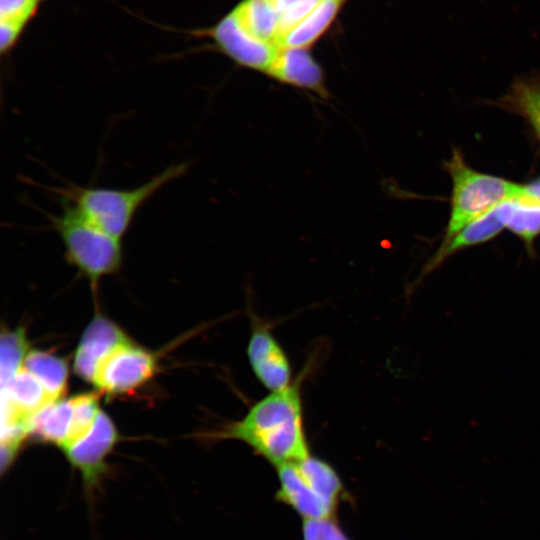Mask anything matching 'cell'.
I'll return each mask as SVG.
<instances>
[{"mask_svg": "<svg viewBox=\"0 0 540 540\" xmlns=\"http://www.w3.org/2000/svg\"><path fill=\"white\" fill-rule=\"evenodd\" d=\"M303 373L284 389L270 392L243 418L209 434L214 440H238L276 468L310 455L306 437L301 383Z\"/></svg>", "mask_w": 540, "mask_h": 540, "instance_id": "cell-1", "label": "cell"}, {"mask_svg": "<svg viewBox=\"0 0 540 540\" xmlns=\"http://www.w3.org/2000/svg\"><path fill=\"white\" fill-rule=\"evenodd\" d=\"M187 163L170 165L147 182L130 189L84 187L67 182L49 187L58 199L69 202L86 219L120 239L129 230L139 209L168 183L182 177Z\"/></svg>", "mask_w": 540, "mask_h": 540, "instance_id": "cell-2", "label": "cell"}, {"mask_svg": "<svg viewBox=\"0 0 540 540\" xmlns=\"http://www.w3.org/2000/svg\"><path fill=\"white\" fill-rule=\"evenodd\" d=\"M58 201L59 214L45 212L50 228L59 235L69 263L95 286L103 276L120 268L121 240L90 222L66 200Z\"/></svg>", "mask_w": 540, "mask_h": 540, "instance_id": "cell-3", "label": "cell"}, {"mask_svg": "<svg viewBox=\"0 0 540 540\" xmlns=\"http://www.w3.org/2000/svg\"><path fill=\"white\" fill-rule=\"evenodd\" d=\"M452 183L451 212L443 241L502 202L523 194V185L475 171L453 151L446 163Z\"/></svg>", "mask_w": 540, "mask_h": 540, "instance_id": "cell-4", "label": "cell"}, {"mask_svg": "<svg viewBox=\"0 0 540 540\" xmlns=\"http://www.w3.org/2000/svg\"><path fill=\"white\" fill-rule=\"evenodd\" d=\"M195 37L210 39L214 48L237 65L267 74L280 47L248 33L231 10L214 25L188 31Z\"/></svg>", "mask_w": 540, "mask_h": 540, "instance_id": "cell-5", "label": "cell"}, {"mask_svg": "<svg viewBox=\"0 0 540 540\" xmlns=\"http://www.w3.org/2000/svg\"><path fill=\"white\" fill-rule=\"evenodd\" d=\"M156 368L153 353L129 341L103 360L94 386L108 397L130 394L151 380Z\"/></svg>", "mask_w": 540, "mask_h": 540, "instance_id": "cell-6", "label": "cell"}, {"mask_svg": "<svg viewBox=\"0 0 540 540\" xmlns=\"http://www.w3.org/2000/svg\"><path fill=\"white\" fill-rule=\"evenodd\" d=\"M119 437L110 416L100 411L90 431L62 449L71 466L80 472L87 489L95 488L106 473V460L118 443Z\"/></svg>", "mask_w": 540, "mask_h": 540, "instance_id": "cell-7", "label": "cell"}, {"mask_svg": "<svg viewBox=\"0 0 540 540\" xmlns=\"http://www.w3.org/2000/svg\"><path fill=\"white\" fill-rule=\"evenodd\" d=\"M247 357L257 380L270 392L292 383L289 358L270 328L255 319L247 346Z\"/></svg>", "mask_w": 540, "mask_h": 540, "instance_id": "cell-8", "label": "cell"}, {"mask_svg": "<svg viewBox=\"0 0 540 540\" xmlns=\"http://www.w3.org/2000/svg\"><path fill=\"white\" fill-rule=\"evenodd\" d=\"M131 341L114 322L96 314L85 328L76 348L73 369L87 383H95L103 360L120 345Z\"/></svg>", "mask_w": 540, "mask_h": 540, "instance_id": "cell-9", "label": "cell"}, {"mask_svg": "<svg viewBox=\"0 0 540 540\" xmlns=\"http://www.w3.org/2000/svg\"><path fill=\"white\" fill-rule=\"evenodd\" d=\"M267 75L282 84L312 91L323 98L328 96L323 69L309 49L280 47Z\"/></svg>", "mask_w": 540, "mask_h": 540, "instance_id": "cell-10", "label": "cell"}, {"mask_svg": "<svg viewBox=\"0 0 540 540\" xmlns=\"http://www.w3.org/2000/svg\"><path fill=\"white\" fill-rule=\"evenodd\" d=\"M279 487L276 499L305 519L335 516L336 511L322 500L300 473L296 462L277 467Z\"/></svg>", "mask_w": 540, "mask_h": 540, "instance_id": "cell-11", "label": "cell"}, {"mask_svg": "<svg viewBox=\"0 0 540 540\" xmlns=\"http://www.w3.org/2000/svg\"><path fill=\"white\" fill-rule=\"evenodd\" d=\"M503 228L505 227L499 217L496 206L491 211L466 225L450 239L443 241L433 257L423 267L418 276L417 283L454 253L491 240Z\"/></svg>", "mask_w": 540, "mask_h": 540, "instance_id": "cell-12", "label": "cell"}, {"mask_svg": "<svg viewBox=\"0 0 540 540\" xmlns=\"http://www.w3.org/2000/svg\"><path fill=\"white\" fill-rule=\"evenodd\" d=\"M348 0H320L299 23L283 37L280 47L309 49L332 26Z\"/></svg>", "mask_w": 540, "mask_h": 540, "instance_id": "cell-13", "label": "cell"}, {"mask_svg": "<svg viewBox=\"0 0 540 540\" xmlns=\"http://www.w3.org/2000/svg\"><path fill=\"white\" fill-rule=\"evenodd\" d=\"M73 424V401L61 398L36 413L29 423V436L60 449L67 443Z\"/></svg>", "mask_w": 540, "mask_h": 540, "instance_id": "cell-14", "label": "cell"}, {"mask_svg": "<svg viewBox=\"0 0 540 540\" xmlns=\"http://www.w3.org/2000/svg\"><path fill=\"white\" fill-rule=\"evenodd\" d=\"M232 11L248 33L279 47L282 23L272 0H242Z\"/></svg>", "mask_w": 540, "mask_h": 540, "instance_id": "cell-15", "label": "cell"}, {"mask_svg": "<svg viewBox=\"0 0 540 540\" xmlns=\"http://www.w3.org/2000/svg\"><path fill=\"white\" fill-rule=\"evenodd\" d=\"M497 210L504 227L520 237L530 250L540 235V202L522 194L502 202Z\"/></svg>", "mask_w": 540, "mask_h": 540, "instance_id": "cell-16", "label": "cell"}, {"mask_svg": "<svg viewBox=\"0 0 540 540\" xmlns=\"http://www.w3.org/2000/svg\"><path fill=\"white\" fill-rule=\"evenodd\" d=\"M297 467L312 490L334 510L348 495L335 468L327 461L309 455L296 462Z\"/></svg>", "mask_w": 540, "mask_h": 540, "instance_id": "cell-17", "label": "cell"}, {"mask_svg": "<svg viewBox=\"0 0 540 540\" xmlns=\"http://www.w3.org/2000/svg\"><path fill=\"white\" fill-rule=\"evenodd\" d=\"M47 0H0V52L9 54Z\"/></svg>", "mask_w": 540, "mask_h": 540, "instance_id": "cell-18", "label": "cell"}, {"mask_svg": "<svg viewBox=\"0 0 540 540\" xmlns=\"http://www.w3.org/2000/svg\"><path fill=\"white\" fill-rule=\"evenodd\" d=\"M23 366L42 384L53 401L61 399L67 389L69 369L66 360L44 350L28 352Z\"/></svg>", "mask_w": 540, "mask_h": 540, "instance_id": "cell-19", "label": "cell"}, {"mask_svg": "<svg viewBox=\"0 0 540 540\" xmlns=\"http://www.w3.org/2000/svg\"><path fill=\"white\" fill-rule=\"evenodd\" d=\"M28 341L22 328L6 330L0 340L1 387L5 386L22 368L28 354Z\"/></svg>", "mask_w": 540, "mask_h": 540, "instance_id": "cell-20", "label": "cell"}, {"mask_svg": "<svg viewBox=\"0 0 540 540\" xmlns=\"http://www.w3.org/2000/svg\"><path fill=\"white\" fill-rule=\"evenodd\" d=\"M73 424L67 443L61 448L74 443L85 436L93 427L99 413L98 397L95 393L86 392L72 396Z\"/></svg>", "mask_w": 540, "mask_h": 540, "instance_id": "cell-21", "label": "cell"}, {"mask_svg": "<svg viewBox=\"0 0 540 540\" xmlns=\"http://www.w3.org/2000/svg\"><path fill=\"white\" fill-rule=\"evenodd\" d=\"M509 101L513 108L527 118L540 139V84H516Z\"/></svg>", "mask_w": 540, "mask_h": 540, "instance_id": "cell-22", "label": "cell"}, {"mask_svg": "<svg viewBox=\"0 0 540 540\" xmlns=\"http://www.w3.org/2000/svg\"><path fill=\"white\" fill-rule=\"evenodd\" d=\"M302 537L303 540H350L335 516L305 519Z\"/></svg>", "mask_w": 540, "mask_h": 540, "instance_id": "cell-23", "label": "cell"}, {"mask_svg": "<svg viewBox=\"0 0 540 540\" xmlns=\"http://www.w3.org/2000/svg\"><path fill=\"white\" fill-rule=\"evenodd\" d=\"M280 15L282 23V39L284 35L299 23L320 0H272ZM281 39V40H282ZM281 43V41H280ZM280 47V45H279Z\"/></svg>", "mask_w": 540, "mask_h": 540, "instance_id": "cell-24", "label": "cell"}, {"mask_svg": "<svg viewBox=\"0 0 540 540\" xmlns=\"http://www.w3.org/2000/svg\"><path fill=\"white\" fill-rule=\"evenodd\" d=\"M523 194L540 202V178L523 185Z\"/></svg>", "mask_w": 540, "mask_h": 540, "instance_id": "cell-25", "label": "cell"}]
</instances>
